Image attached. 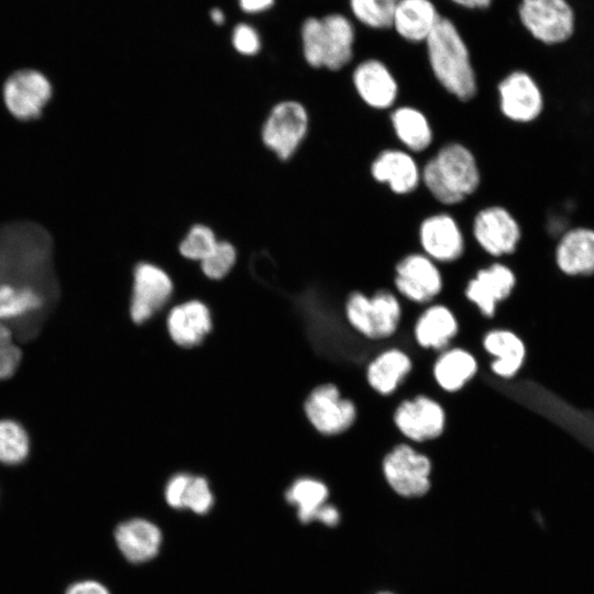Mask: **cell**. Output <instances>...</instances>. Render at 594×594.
<instances>
[{"label": "cell", "instance_id": "obj_1", "mask_svg": "<svg viewBox=\"0 0 594 594\" xmlns=\"http://www.w3.org/2000/svg\"><path fill=\"white\" fill-rule=\"evenodd\" d=\"M425 44L437 81L457 99H472L477 91L476 75L469 47L453 21L441 16Z\"/></svg>", "mask_w": 594, "mask_h": 594}, {"label": "cell", "instance_id": "obj_2", "mask_svg": "<svg viewBox=\"0 0 594 594\" xmlns=\"http://www.w3.org/2000/svg\"><path fill=\"white\" fill-rule=\"evenodd\" d=\"M421 182L438 202L453 206L477 190L481 170L469 147L450 142L426 162L421 168Z\"/></svg>", "mask_w": 594, "mask_h": 594}, {"label": "cell", "instance_id": "obj_3", "mask_svg": "<svg viewBox=\"0 0 594 594\" xmlns=\"http://www.w3.org/2000/svg\"><path fill=\"white\" fill-rule=\"evenodd\" d=\"M301 41L304 57L310 66L334 72L346 66L353 57L355 28L341 13L309 18L301 26Z\"/></svg>", "mask_w": 594, "mask_h": 594}, {"label": "cell", "instance_id": "obj_4", "mask_svg": "<svg viewBox=\"0 0 594 594\" xmlns=\"http://www.w3.org/2000/svg\"><path fill=\"white\" fill-rule=\"evenodd\" d=\"M344 310L349 324L371 340L392 337L397 331L402 318V307L397 297L384 289L370 297L362 292H352L345 301Z\"/></svg>", "mask_w": 594, "mask_h": 594}, {"label": "cell", "instance_id": "obj_5", "mask_svg": "<svg viewBox=\"0 0 594 594\" xmlns=\"http://www.w3.org/2000/svg\"><path fill=\"white\" fill-rule=\"evenodd\" d=\"M53 97L47 76L34 68L11 73L2 86V100L8 112L20 121L38 119Z\"/></svg>", "mask_w": 594, "mask_h": 594}, {"label": "cell", "instance_id": "obj_6", "mask_svg": "<svg viewBox=\"0 0 594 594\" xmlns=\"http://www.w3.org/2000/svg\"><path fill=\"white\" fill-rule=\"evenodd\" d=\"M430 459L408 443H399L388 451L382 470L392 490L404 497H419L430 488Z\"/></svg>", "mask_w": 594, "mask_h": 594}, {"label": "cell", "instance_id": "obj_7", "mask_svg": "<svg viewBox=\"0 0 594 594\" xmlns=\"http://www.w3.org/2000/svg\"><path fill=\"white\" fill-rule=\"evenodd\" d=\"M518 15L531 36L548 45L566 41L574 31V12L566 0H520Z\"/></svg>", "mask_w": 594, "mask_h": 594}, {"label": "cell", "instance_id": "obj_8", "mask_svg": "<svg viewBox=\"0 0 594 594\" xmlns=\"http://www.w3.org/2000/svg\"><path fill=\"white\" fill-rule=\"evenodd\" d=\"M308 127V112L300 102L282 101L271 110L263 125L262 139L280 160H288L306 138Z\"/></svg>", "mask_w": 594, "mask_h": 594}, {"label": "cell", "instance_id": "obj_9", "mask_svg": "<svg viewBox=\"0 0 594 594\" xmlns=\"http://www.w3.org/2000/svg\"><path fill=\"white\" fill-rule=\"evenodd\" d=\"M304 410L311 426L324 436L345 432L358 417L353 400L341 397L340 389L332 383L314 388L305 400Z\"/></svg>", "mask_w": 594, "mask_h": 594}, {"label": "cell", "instance_id": "obj_10", "mask_svg": "<svg viewBox=\"0 0 594 594\" xmlns=\"http://www.w3.org/2000/svg\"><path fill=\"white\" fill-rule=\"evenodd\" d=\"M472 234L484 252L499 257L516 251L521 239V229L508 209L502 206H488L475 215Z\"/></svg>", "mask_w": 594, "mask_h": 594}, {"label": "cell", "instance_id": "obj_11", "mask_svg": "<svg viewBox=\"0 0 594 594\" xmlns=\"http://www.w3.org/2000/svg\"><path fill=\"white\" fill-rule=\"evenodd\" d=\"M499 109L516 123H529L539 118L544 107L542 91L536 79L525 70H513L497 86Z\"/></svg>", "mask_w": 594, "mask_h": 594}, {"label": "cell", "instance_id": "obj_12", "mask_svg": "<svg viewBox=\"0 0 594 594\" xmlns=\"http://www.w3.org/2000/svg\"><path fill=\"white\" fill-rule=\"evenodd\" d=\"M47 295L40 283L18 279H0V322L9 327L33 326L35 330V320L44 316L47 305Z\"/></svg>", "mask_w": 594, "mask_h": 594}, {"label": "cell", "instance_id": "obj_13", "mask_svg": "<svg viewBox=\"0 0 594 594\" xmlns=\"http://www.w3.org/2000/svg\"><path fill=\"white\" fill-rule=\"evenodd\" d=\"M393 421L398 431L413 442L439 438L446 428V411L435 399L417 395L403 400L395 409Z\"/></svg>", "mask_w": 594, "mask_h": 594}, {"label": "cell", "instance_id": "obj_14", "mask_svg": "<svg viewBox=\"0 0 594 594\" xmlns=\"http://www.w3.org/2000/svg\"><path fill=\"white\" fill-rule=\"evenodd\" d=\"M394 284L402 296L416 304L431 301L443 286L439 267L424 253H410L396 264Z\"/></svg>", "mask_w": 594, "mask_h": 594}, {"label": "cell", "instance_id": "obj_15", "mask_svg": "<svg viewBox=\"0 0 594 594\" xmlns=\"http://www.w3.org/2000/svg\"><path fill=\"white\" fill-rule=\"evenodd\" d=\"M418 239L422 253L436 263L457 261L465 250L460 224L448 212H437L425 218L419 224Z\"/></svg>", "mask_w": 594, "mask_h": 594}, {"label": "cell", "instance_id": "obj_16", "mask_svg": "<svg viewBox=\"0 0 594 594\" xmlns=\"http://www.w3.org/2000/svg\"><path fill=\"white\" fill-rule=\"evenodd\" d=\"M173 283L161 267L151 263H140L133 273V288L130 315L135 323L150 319L168 300Z\"/></svg>", "mask_w": 594, "mask_h": 594}, {"label": "cell", "instance_id": "obj_17", "mask_svg": "<svg viewBox=\"0 0 594 594\" xmlns=\"http://www.w3.org/2000/svg\"><path fill=\"white\" fill-rule=\"evenodd\" d=\"M352 84L360 99L370 108L386 110L398 97V82L389 67L377 58H366L353 69Z\"/></svg>", "mask_w": 594, "mask_h": 594}, {"label": "cell", "instance_id": "obj_18", "mask_svg": "<svg viewBox=\"0 0 594 594\" xmlns=\"http://www.w3.org/2000/svg\"><path fill=\"white\" fill-rule=\"evenodd\" d=\"M514 271L503 263H493L476 272L468 282L465 297L473 302L486 318H493L496 307L507 299L516 287Z\"/></svg>", "mask_w": 594, "mask_h": 594}, {"label": "cell", "instance_id": "obj_19", "mask_svg": "<svg viewBox=\"0 0 594 594\" xmlns=\"http://www.w3.org/2000/svg\"><path fill=\"white\" fill-rule=\"evenodd\" d=\"M411 154L402 148L381 151L372 161V177L396 195L413 193L421 182V168Z\"/></svg>", "mask_w": 594, "mask_h": 594}, {"label": "cell", "instance_id": "obj_20", "mask_svg": "<svg viewBox=\"0 0 594 594\" xmlns=\"http://www.w3.org/2000/svg\"><path fill=\"white\" fill-rule=\"evenodd\" d=\"M557 268L569 277L594 274V229L573 227L564 230L554 249Z\"/></svg>", "mask_w": 594, "mask_h": 594}, {"label": "cell", "instance_id": "obj_21", "mask_svg": "<svg viewBox=\"0 0 594 594\" xmlns=\"http://www.w3.org/2000/svg\"><path fill=\"white\" fill-rule=\"evenodd\" d=\"M114 539L128 561L143 563L157 556L163 537L155 524L143 518H133L118 525Z\"/></svg>", "mask_w": 594, "mask_h": 594}, {"label": "cell", "instance_id": "obj_22", "mask_svg": "<svg viewBox=\"0 0 594 594\" xmlns=\"http://www.w3.org/2000/svg\"><path fill=\"white\" fill-rule=\"evenodd\" d=\"M441 16L432 0H398L391 28L409 43H425Z\"/></svg>", "mask_w": 594, "mask_h": 594}, {"label": "cell", "instance_id": "obj_23", "mask_svg": "<svg viewBox=\"0 0 594 594\" xmlns=\"http://www.w3.org/2000/svg\"><path fill=\"white\" fill-rule=\"evenodd\" d=\"M212 327L208 307L198 300L175 306L168 314L167 328L172 340L184 348L199 344Z\"/></svg>", "mask_w": 594, "mask_h": 594}, {"label": "cell", "instance_id": "obj_24", "mask_svg": "<svg viewBox=\"0 0 594 594\" xmlns=\"http://www.w3.org/2000/svg\"><path fill=\"white\" fill-rule=\"evenodd\" d=\"M483 348L495 358L491 363L492 372L505 380L518 374L527 358L526 343L509 329L487 331L483 338Z\"/></svg>", "mask_w": 594, "mask_h": 594}, {"label": "cell", "instance_id": "obj_25", "mask_svg": "<svg viewBox=\"0 0 594 594\" xmlns=\"http://www.w3.org/2000/svg\"><path fill=\"white\" fill-rule=\"evenodd\" d=\"M459 323L452 310L440 304L422 311L415 323L416 342L424 349L444 350L458 334Z\"/></svg>", "mask_w": 594, "mask_h": 594}, {"label": "cell", "instance_id": "obj_26", "mask_svg": "<svg viewBox=\"0 0 594 594\" xmlns=\"http://www.w3.org/2000/svg\"><path fill=\"white\" fill-rule=\"evenodd\" d=\"M413 362L409 355L397 348L384 350L366 367L367 384L383 396L393 394L410 373Z\"/></svg>", "mask_w": 594, "mask_h": 594}, {"label": "cell", "instance_id": "obj_27", "mask_svg": "<svg viewBox=\"0 0 594 594\" xmlns=\"http://www.w3.org/2000/svg\"><path fill=\"white\" fill-rule=\"evenodd\" d=\"M392 129L410 153H420L427 150L433 140V132L427 116L416 107L399 106L389 117Z\"/></svg>", "mask_w": 594, "mask_h": 594}, {"label": "cell", "instance_id": "obj_28", "mask_svg": "<svg viewBox=\"0 0 594 594\" xmlns=\"http://www.w3.org/2000/svg\"><path fill=\"white\" fill-rule=\"evenodd\" d=\"M477 369V361L472 353L462 348H452L439 355L432 374L440 388L454 393L475 376Z\"/></svg>", "mask_w": 594, "mask_h": 594}, {"label": "cell", "instance_id": "obj_29", "mask_svg": "<svg viewBox=\"0 0 594 594\" xmlns=\"http://www.w3.org/2000/svg\"><path fill=\"white\" fill-rule=\"evenodd\" d=\"M329 492L327 485L316 479L296 480L285 493L288 504L297 508L298 519L302 524L315 520L318 509L326 504Z\"/></svg>", "mask_w": 594, "mask_h": 594}, {"label": "cell", "instance_id": "obj_30", "mask_svg": "<svg viewBox=\"0 0 594 594\" xmlns=\"http://www.w3.org/2000/svg\"><path fill=\"white\" fill-rule=\"evenodd\" d=\"M30 452V439L21 424L0 419V462L16 465L24 462Z\"/></svg>", "mask_w": 594, "mask_h": 594}, {"label": "cell", "instance_id": "obj_31", "mask_svg": "<svg viewBox=\"0 0 594 594\" xmlns=\"http://www.w3.org/2000/svg\"><path fill=\"white\" fill-rule=\"evenodd\" d=\"M398 0H349L353 18L373 30L391 29Z\"/></svg>", "mask_w": 594, "mask_h": 594}, {"label": "cell", "instance_id": "obj_32", "mask_svg": "<svg viewBox=\"0 0 594 594\" xmlns=\"http://www.w3.org/2000/svg\"><path fill=\"white\" fill-rule=\"evenodd\" d=\"M213 231L202 224L194 226L179 245L180 254L189 260L202 261L217 245Z\"/></svg>", "mask_w": 594, "mask_h": 594}, {"label": "cell", "instance_id": "obj_33", "mask_svg": "<svg viewBox=\"0 0 594 594\" xmlns=\"http://www.w3.org/2000/svg\"><path fill=\"white\" fill-rule=\"evenodd\" d=\"M235 260L237 252L234 246L229 242L218 241L211 253L201 261V268L207 277L220 279L230 272Z\"/></svg>", "mask_w": 594, "mask_h": 594}, {"label": "cell", "instance_id": "obj_34", "mask_svg": "<svg viewBox=\"0 0 594 594\" xmlns=\"http://www.w3.org/2000/svg\"><path fill=\"white\" fill-rule=\"evenodd\" d=\"M212 505L213 495L208 481L202 476H191L183 495L182 509L187 508L198 515H205Z\"/></svg>", "mask_w": 594, "mask_h": 594}, {"label": "cell", "instance_id": "obj_35", "mask_svg": "<svg viewBox=\"0 0 594 594\" xmlns=\"http://www.w3.org/2000/svg\"><path fill=\"white\" fill-rule=\"evenodd\" d=\"M13 336L12 329L0 322V381L11 377L22 360V351Z\"/></svg>", "mask_w": 594, "mask_h": 594}, {"label": "cell", "instance_id": "obj_36", "mask_svg": "<svg viewBox=\"0 0 594 594\" xmlns=\"http://www.w3.org/2000/svg\"><path fill=\"white\" fill-rule=\"evenodd\" d=\"M232 43L234 48L243 55H254L261 46L257 32L252 26L243 23L235 26Z\"/></svg>", "mask_w": 594, "mask_h": 594}, {"label": "cell", "instance_id": "obj_37", "mask_svg": "<svg viewBox=\"0 0 594 594\" xmlns=\"http://www.w3.org/2000/svg\"><path fill=\"white\" fill-rule=\"evenodd\" d=\"M190 477L189 474L178 473L168 480L164 494L166 503L170 507L182 509L183 495Z\"/></svg>", "mask_w": 594, "mask_h": 594}, {"label": "cell", "instance_id": "obj_38", "mask_svg": "<svg viewBox=\"0 0 594 594\" xmlns=\"http://www.w3.org/2000/svg\"><path fill=\"white\" fill-rule=\"evenodd\" d=\"M65 594H110L109 591L96 581H82L70 585Z\"/></svg>", "mask_w": 594, "mask_h": 594}, {"label": "cell", "instance_id": "obj_39", "mask_svg": "<svg viewBox=\"0 0 594 594\" xmlns=\"http://www.w3.org/2000/svg\"><path fill=\"white\" fill-rule=\"evenodd\" d=\"M315 520L327 526H336L340 520V514L333 505L326 503L318 509Z\"/></svg>", "mask_w": 594, "mask_h": 594}, {"label": "cell", "instance_id": "obj_40", "mask_svg": "<svg viewBox=\"0 0 594 594\" xmlns=\"http://www.w3.org/2000/svg\"><path fill=\"white\" fill-rule=\"evenodd\" d=\"M239 2L243 11L255 13L272 7L274 0H239Z\"/></svg>", "mask_w": 594, "mask_h": 594}, {"label": "cell", "instance_id": "obj_41", "mask_svg": "<svg viewBox=\"0 0 594 594\" xmlns=\"http://www.w3.org/2000/svg\"><path fill=\"white\" fill-rule=\"evenodd\" d=\"M458 7L469 10H484L488 8L494 0H449Z\"/></svg>", "mask_w": 594, "mask_h": 594}, {"label": "cell", "instance_id": "obj_42", "mask_svg": "<svg viewBox=\"0 0 594 594\" xmlns=\"http://www.w3.org/2000/svg\"><path fill=\"white\" fill-rule=\"evenodd\" d=\"M211 19H212L213 22H216L218 24H221L223 22V20H224V15H223L221 10L213 9L211 11Z\"/></svg>", "mask_w": 594, "mask_h": 594}, {"label": "cell", "instance_id": "obj_43", "mask_svg": "<svg viewBox=\"0 0 594 594\" xmlns=\"http://www.w3.org/2000/svg\"><path fill=\"white\" fill-rule=\"evenodd\" d=\"M380 594H392V593H380Z\"/></svg>", "mask_w": 594, "mask_h": 594}]
</instances>
